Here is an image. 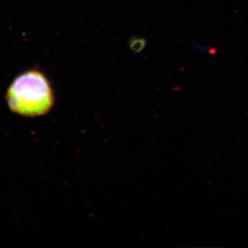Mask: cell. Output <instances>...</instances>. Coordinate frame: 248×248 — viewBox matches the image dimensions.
<instances>
[{"mask_svg":"<svg viewBox=\"0 0 248 248\" xmlns=\"http://www.w3.org/2000/svg\"><path fill=\"white\" fill-rule=\"evenodd\" d=\"M10 110L17 115L36 117L46 115L55 104L52 85L45 73L31 69L18 76L6 93Z\"/></svg>","mask_w":248,"mask_h":248,"instance_id":"cell-1","label":"cell"}]
</instances>
